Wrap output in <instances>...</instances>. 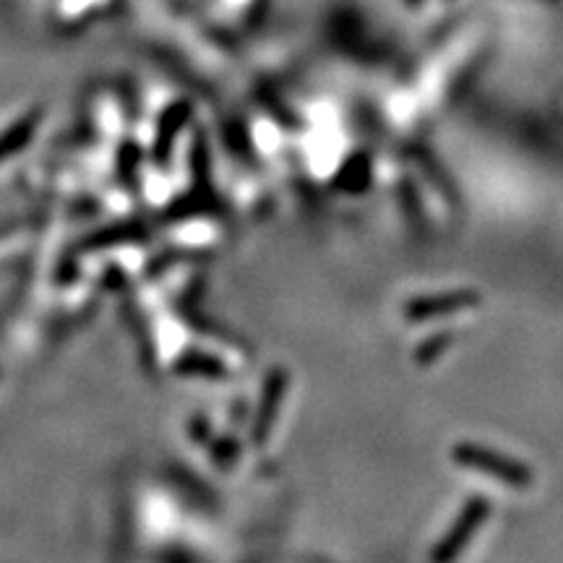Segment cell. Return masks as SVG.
<instances>
[{
    "label": "cell",
    "mask_w": 563,
    "mask_h": 563,
    "mask_svg": "<svg viewBox=\"0 0 563 563\" xmlns=\"http://www.w3.org/2000/svg\"><path fill=\"white\" fill-rule=\"evenodd\" d=\"M464 462H472V464H477V467H485V470H496L506 477L524 475V472H519V467H514V464L488 462V454H483V451H472V459H464Z\"/></svg>",
    "instance_id": "6da1fadb"
}]
</instances>
